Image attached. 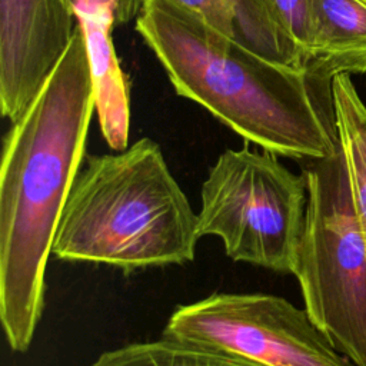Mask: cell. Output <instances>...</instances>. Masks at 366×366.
<instances>
[{
	"instance_id": "10",
	"label": "cell",
	"mask_w": 366,
	"mask_h": 366,
	"mask_svg": "<svg viewBox=\"0 0 366 366\" xmlns=\"http://www.w3.org/2000/svg\"><path fill=\"white\" fill-rule=\"evenodd\" d=\"M310 3L312 0H237L242 41L266 57L306 67Z\"/></svg>"
},
{
	"instance_id": "12",
	"label": "cell",
	"mask_w": 366,
	"mask_h": 366,
	"mask_svg": "<svg viewBox=\"0 0 366 366\" xmlns=\"http://www.w3.org/2000/svg\"><path fill=\"white\" fill-rule=\"evenodd\" d=\"M90 366H260L242 357L162 336L102 353Z\"/></svg>"
},
{
	"instance_id": "7",
	"label": "cell",
	"mask_w": 366,
	"mask_h": 366,
	"mask_svg": "<svg viewBox=\"0 0 366 366\" xmlns=\"http://www.w3.org/2000/svg\"><path fill=\"white\" fill-rule=\"evenodd\" d=\"M77 23L70 0H0V110L10 123L39 93Z\"/></svg>"
},
{
	"instance_id": "15",
	"label": "cell",
	"mask_w": 366,
	"mask_h": 366,
	"mask_svg": "<svg viewBox=\"0 0 366 366\" xmlns=\"http://www.w3.org/2000/svg\"><path fill=\"white\" fill-rule=\"evenodd\" d=\"M232 1L236 4V9H237V0H232ZM240 40H242V39H240Z\"/></svg>"
},
{
	"instance_id": "1",
	"label": "cell",
	"mask_w": 366,
	"mask_h": 366,
	"mask_svg": "<svg viewBox=\"0 0 366 366\" xmlns=\"http://www.w3.org/2000/svg\"><path fill=\"white\" fill-rule=\"evenodd\" d=\"M94 113L87 46L77 23L66 51L3 139L0 320L7 345L19 353L30 347L44 310L47 260Z\"/></svg>"
},
{
	"instance_id": "3",
	"label": "cell",
	"mask_w": 366,
	"mask_h": 366,
	"mask_svg": "<svg viewBox=\"0 0 366 366\" xmlns=\"http://www.w3.org/2000/svg\"><path fill=\"white\" fill-rule=\"evenodd\" d=\"M197 213L149 137L87 156L63 209L51 254L124 273L182 266L196 256Z\"/></svg>"
},
{
	"instance_id": "13",
	"label": "cell",
	"mask_w": 366,
	"mask_h": 366,
	"mask_svg": "<svg viewBox=\"0 0 366 366\" xmlns=\"http://www.w3.org/2000/svg\"><path fill=\"white\" fill-rule=\"evenodd\" d=\"M216 30L240 40L239 17L232 0H177ZM242 41V40H240Z\"/></svg>"
},
{
	"instance_id": "14",
	"label": "cell",
	"mask_w": 366,
	"mask_h": 366,
	"mask_svg": "<svg viewBox=\"0 0 366 366\" xmlns=\"http://www.w3.org/2000/svg\"><path fill=\"white\" fill-rule=\"evenodd\" d=\"M73 0H70L71 3ZM146 0H117V9L114 13L116 26H123L136 20L140 14Z\"/></svg>"
},
{
	"instance_id": "11",
	"label": "cell",
	"mask_w": 366,
	"mask_h": 366,
	"mask_svg": "<svg viewBox=\"0 0 366 366\" xmlns=\"http://www.w3.org/2000/svg\"><path fill=\"white\" fill-rule=\"evenodd\" d=\"M340 149L346 159L353 203L366 243V106L349 74L330 83Z\"/></svg>"
},
{
	"instance_id": "5",
	"label": "cell",
	"mask_w": 366,
	"mask_h": 366,
	"mask_svg": "<svg viewBox=\"0 0 366 366\" xmlns=\"http://www.w3.org/2000/svg\"><path fill=\"white\" fill-rule=\"evenodd\" d=\"M305 176L270 152L227 149L200 187L197 229L216 236L226 256L276 273H293L305 227Z\"/></svg>"
},
{
	"instance_id": "6",
	"label": "cell",
	"mask_w": 366,
	"mask_h": 366,
	"mask_svg": "<svg viewBox=\"0 0 366 366\" xmlns=\"http://www.w3.org/2000/svg\"><path fill=\"white\" fill-rule=\"evenodd\" d=\"M162 336L260 366H355L306 309L270 293H212L177 306Z\"/></svg>"
},
{
	"instance_id": "8",
	"label": "cell",
	"mask_w": 366,
	"mask_h": 366,
	"mask_svg": "<svg viewBox=\"0 0 366 366\" xmlns=\"http://www.w3.org/2000/svg\"><path fill=\"white\" fill-rule=\"evenodd\" d=\"M76 16L86 39L102 136L112 150L122 152L129 147L130 97L112 40V30L116 26L113 10L81 9Z\"/></svg>"
},
{
	"instance_id": "2",
	"label": "cell",
	"mask_w": 366,
	"mask_h": 366,
	"mask_svg": "<svg viewBox=\"0 0 366 366\" xmlns=\"http://www.w3.org/2000/svg\"><path fill=\"white\" fill-rule=\"evenodd\" d=\"M136 30L176 93L204 107L247 143L276 156L320 160L339 147L326 81L266 57L177 0H146Z\"/></svg>"
},
{
	"instance_id": "9",
	"label": "cell",
	"mask_w": 366,
	"mask_h": 366,
	"mask_svg": "<svg viewBox=\"0 0 366 366\" xmlns=\"http://www.w3.org/2000/svg\"><path fill=\"white\" fill-rule=\"evenodd\" d=\"M306 69L316 79L366 73V0H312Z\"/></svg>"
},
{
	"instance_id": "4",
	"label": "cell",
	"mask_w": 366,
	"mask_h": 366,
	"mask_svg": "<svg viewBox=\"0 0 366 366\" xmlns=\"http://www.w3.org/2000/svg\"><path fill=\"white\" fill-rule=\"evenodd\" d=\"M302 174L307 204L292 274L313 322L355 366H366V243L342 149L306 162Z\"/></svg>"
}]
</instances>
